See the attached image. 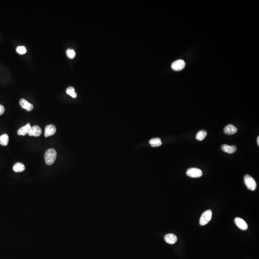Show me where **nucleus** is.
Here are the masks:
<instances>
[{"mask_svg": "<svg viewBox=\"0 0 259 259\" xmlns=\"http://www.w3.org/2000/svg\"><path fill=\"white\" fill-rule=\"evenodd\" d=\"M57 157V152L55 149L50 148L45 153V159L47 165H51L54 163Z\"/></svg>", "mask_w": 259, "mask_h": 259, "instance_id": "f257e3e1", "label": "nucleus"}, {"mask_svg": "<svg viewBox=\"0 0 259 259\" xmlns=\"http://www.w3.org/2000/svg\"><path fill=\"white\" fill-rule=\"evenodd\" d=\"M244 182L248 189L252 191H254L257 187V184L254 179L250 175H246L244 177Z\"/></svg>", "mask_w": 259, "mask_h": 259, "instance_id": "f03ea898", "label": "nucleus"}, {"mask_svg": "<svg viewBox=\"0 0 259 259\" xmlns=\"http://www.w3.org/2000/svg\"><path fill=\"white\" fill-rule=\"evenodd\" d=\"M212 212L211 210H208L205 211L200 218V221H199L200 225L203 226L208 224V222L212 218Z\"/></svg>", "mask_w": 259, "mask_h": 259, "instance_id": "7ed1b4c3", "label": "nucleus"}, {"mask_svg": "<svg viewBox=\"0 0 259 259\" xmlns=\"http://www.w3.org/2000/svg\"><path fill=\"white\" fill-rule=\"evenodd\" d=\"M186 174L188 176L193 178L200 177L202 176V171L197 168H189L186 172Z\"/></svg>", "mask_w": 259, "mask_h": 259, "instance_id": "20e7f679", "label": "nucleus"}, {"mask_svg": "<svg viewBox=\"0 0 259 259\" xmlns=\"http://www.w3.org/2000/svg\"><path fill=\"white\" fill-rule=\"evenodd\" d=\"M185 66V63L182 60L175 61L171 65V67L175 71H179L182 70Z\"/></svg>", "mask_w": 259, "mask_h": 259, "instance_id": "39448f33", "label": "nucleus"}, {"mask_svg": "<svg viewBox=\"0 0 259 259\" xmlns=\"http://www.w3.org/2000/svg\"><path fill=\"white\" fill-rule=\"evenodd\" d=\"M42 130L39 126L35 125L31 127L28 134L30 136L39 137L42 134Z\"/></svg>", "mask_w": 259, "mask_h": 259, "instance_id": "423d86ee", "label": "nucleus"}, {"mask_svg": "<svg viewBox=\"0 0 259 259\" xmlns=\"http://www.w3.org/2000/svg\"><path fill=\"white\" fill-rule=\"evenodd\" d=\"M235 223L239 229L242 230H247L248 225L246 222L241 218L236 217L235 219Z\"/></svg>", "mask_w": 259, "mask_h": 259, "instance_id": "0eeeda50", "label": "nucleus"}, {"mask_svg": "<svg viewBox=\"0 0 259 259\" xmlns=\"http://www.w3.org/2000/svg\"><path fill=\"white\" fill-rule=\"evenodd\" d=\"M56 131V128L54 125L53 124L49 125L45 127L44 136L45 137L51 136L55 134Z\"/></svg>", "mask_w": 259, "mask_h": 259, "instance_id": "6e6552de", "label": "nucleus"}, {"mask_svg": "<svg viewBox=\"0 0 259 259\" xmlns=\"http://www.w3.org/2000/svg\"><path fill=\"white\" fill-rule=\"evenodd\" d=\"M19 103H20V106H21L22 108L26 109L27 111H31L33 109V105L31 103H29L25 99H23V98L21 99L20 100V101H19Z\"/></svg>", "mask_w": 259, "mask_h": 259, "instance_id": "1a4fd4ad", "label": "nucleus"}, {"mask_svg": "<svg viewBox=\"0 0 259 259\" xmlns=\"http://www.w3.org/2000/svg\"><path fill=\"white\" fill-rule=\"evenodd\" d=\"M31 126L30 125V123H27L26 125L22 127V128L18 130L17 134L19 135H22V136H25L29 133L30 130L31 129Z\"/></svg>", "mask_w": 259, "mask_h": 259, "instance_id": "9d476101", "label": "nucleus"}, {"mask_svg": "<svg viewBox=\"0 0 259 259\" xmlns=\"http://www.w3.org/2000/svg\"><path fill=\"white\" fill-rule=\"evenodd\" d=\"M165 242L170 244H174L177 241V237L173 234H168L164 237Z\"/></svg>", "mask_w": 259, "mask_h": 259, "instance_id": "9b49d317", "label": "nucleus"}, {"mask_svg": "<svg viewBox=\"0 0 259 259\" xmlns=\"http://www.w3.org/2000/svg\"><path fill=\"white\" fill-rule=\"evenodd\" d=\"M238 129L234 126L230 124L224 128V133L228 135H232L237 133Z\"/></svg>", "mask_w": 259, "mask_h": 259, "instance_id": "f8f14e48", "label": "nucleus"}, {"mask_svg": "<svg viewBox=\"0 0 259 259\" xmlns=\"http://www.w3.org/2000/svg\"><path fill=\"white\" fill-rule=\"evenodd\" d=\"M222 149L225 152L228 154H233L237 150V147L235 146H230L227 144H223Z\"/></svg>", "mask_w": 259, "mask_h": 259, "instance_id": "ddd939ff", "label": "nucleus"}, {"mask_svg": "<svg viewBox=\"0 0 259 259\" xmlns=\"http://www.w3.org/2000/svg\"><path fill=\"white\" fill-rule=\"evenodd\" d=\"M13 169L15 172H22L25 171V167L21 163H17L13 166Z\"/></svg>", "mask_w": 259, "mask_h": 259, "instance_id": "4468645a", "label": "nucleus"}, {"mask_svg": "<svg viewBox=\"0 0 259 259\" xmlns=\"http://www.w3.org/2000/svg\"><path fill=\"white\" fill-rule=\"evenodd\" d=\"M149 143L152 147H158L162 145V142L159 138L152 139L149 141Z\"/></svg>", "mask_w": 259, "mask_h": 259, "instance_id": "2eb2a0df", "label": "nucleus"}, {"mask_svg": "<svg viewBox=\"0 0 259 259\" xmlns=\"http://www.w3.org/2000/svg\"><path fill=\"white\" fill-rule=\"evenodd\" d=\"M9 136L7 134H4L0 136V144L2 146H6L8 144Z\"/></svg>", "mask_w": 259, "mask_h": 259, "instance_id": "dca6fc26", "label": "nucleus"}, {"mask_svg": "<svg viewBox=\"0 0 259 259\" xmlns=\"http://www.w3.org/2000/svg\"><path fill=\"white\" fill-rule=\"evenodd\" d=\"M207 134V132L205 131H200L197 134L196 139L198 141H202L205 138Z\"/></svg>", "mask_w": 259, "mask_h": 259, "instance_id": "f3484780", "label": "nucleus"}, {"mask_svg": "<svg viewBox=\"0 0 259 259\" xmlns=\"http://www.w3.org/2000/svg\"><path fill=\"white\" fill-rule=\"evenodd\" d=\"M66 93L73 98L77 97V94L75 92V88L72 86H70L67 89Z\"/></svg>", "mask_w": 259, "mask_h": 259, "instance_id": "a211bd4d", "label": "nucleus"}, {"mask_svg": "<svg viewBox=\"0 0 259 259\" xmlns=\"http://www.w3.org/2000/svg\"><path fill=\"white\" fill-rule=\"evenodd\" d=\"M66 54L67 57L70 59H72L75 58L76 54L75 51L73 49H70L67 50Z\"/></svg>", "mask_w": 259, "mask_h": 259, "instance_id": "6ab92c4d", "label": "nucleus"}, {"mask_svg": "<svg viewBox=\"0 0 259 259\" xmlns=\"http://www.w3.org/2000/svg\"><path fill=\"white\" fill-rule=\"evenodd\" d=\"M17 51L19 54H24L26 52V49L24 46H18L17 48Z\"/></svg>", "mask_w": 259, "mask_h": 259, "instance_id": "aec40b11", "label": "nucleus"}, {"mask_svg": "<svg viewBox=\"0 0 259 259\" xmlns=\"http://www.w3.org/2000/svg\"><path fill=\"white\" fill-rule=\"evenodd\" d=\"M5 107L3 106L0 105V116L4 114V113H5Z\"/></svg>", "mask_w": 259, "mask_h": 259, "instance_id": "412c9836", "label": "nucleus"}, {"mask_svg": "<svg viewBox=\"0 0 259 259\" xmlns=\"http://www.w3.org/2000/svg\"><path fill=\"white\" fill-rule=\"evenodd\" d=\"M257 142L258 146H259V136H258V138H257Z\"/></svg>", "mask_w": 259, "mask_h": 259, "instance_id": "4be33fe9", "label": "nucleus"}]
</instances>
